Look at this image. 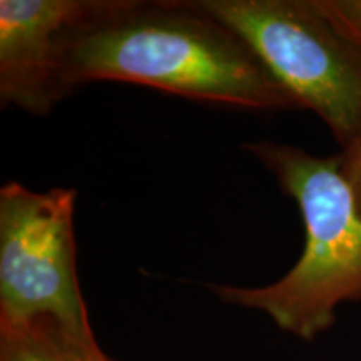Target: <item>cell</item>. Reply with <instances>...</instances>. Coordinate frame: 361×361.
<instances>
[{"instance_id": "6da1fadb", "label": "cell", "mask_w": 361, "mask_h": 361, "mask_svg": "<svg viewBox=\"0 0 361 361\" xmlns=\"http://www.w3.org/2000/svg\"><path fill=\"white\" fill-rule=\"evenodd\" d=\"M62 75L69 92L119 80L250 109H296L251 49L192 0H101L67 32Z\"/></svg>"}, {"instance_id": "7a4b0ae2", "label": "cell", "mask_w": 361, "mask_h": 361, "mask_svg": "<svg viewBox=\"0 0 361 361\" xmlns=\"http://www.w3.org/2000/svg\"><path fill=\"white\" fill-rule=\"evenodd\" d=\"M256 159L293 197L305 224L298 263L268 286L213 284L221 301L264 313L305 341L328 331L343 303L361 300V213L336 156H314L273 141L247 142Z\"/></svg>"}, {"instance_id": "3957f363", "label": "cell", "mask_w": 361, "mask_h": 361, "mask_svg": "<svg viewBox=\"0 0 361 361\" xmlns=\"http://www.w3.org/2000/svg\"><path fill=\"white\" fill-rule=\"evenodd\" d=\"M245 42L296 109L346 147L361 133V45L319 0H192Z\"/></svg>"}, {"instance_id": "277c9868", "label": "cell", "mask_w": 361, "mask_h": 361, "mask_svg": "<svg viewBox=\"0 0 361 361\" xmlns=\"http://www.w3.org/2000/svg\"><path fill=\"white\" fill-rule=\"evenodd\" d=\"M74 209V189L2 188L0 328L49 318L69 335L97 343L75 268Z\"/></svg>"}, {"instance_id": "5b68a950", "label": "cell", "mask_w": 361, "mask_h": 361, "mask_svg": "<svg viewBox=\"0 0 361 361\" xmlns=\"http://www.w3.org/2000/svg\"><path fill=\"white\" fill-rule=\"evenodd\" d=\"M101 0H2L0 99L34 116L49 114L69 89L62 75V44Z\"/></svg>"}, {"instance_id": "8992f818", "label": "cell", "mask_w": 361, "mask_h": 361, "mask_svg": "<svg viewBox=\"0 0 361 361\" xmlns=\"http://www.w3.org/2000/svg\"><path fill=\"white\" fill-rule=\"evenodd\" d=\"M0 361H116L99 343L69 335L54 319L37 318L0 328Z\"/></svg>"}, {"instance_id": "52a82bcc", "label": "cell", "mask_w": 361, "mask_h": 361, "mask_svg": "<svg viewBox=\"0 0 361 361\" xmlns=\"http://www.w3.org/2000/svg\"><path fill=\"white\" fill-rule=\"evenodd\" d=\"M324 12L361 45V0H319Z\"/></svg>"}, {"instance_id": "ba28073f", "label": "cell", "mask_w": 361, "mask_h": 361, "mask_svg": "<svg viewBox=\"0 0 361 361\" xmlns=\"http://www.w3.org/2000/svg\"><path fill=\"white\" fill-rule=\"evenodd\" d=\"M340 171L353 191L356 206L361 213V133L338 154Z\"/></svg>"}]
</instances>
